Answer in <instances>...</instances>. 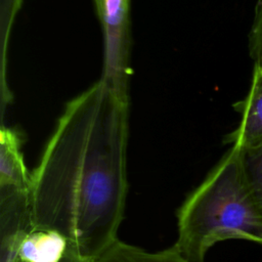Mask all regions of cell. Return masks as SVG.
<instances>
[{
    "instance_id": "9c48e42d",
    "label": "cell",
    "mask_w": 262,
    "mask_h": 262,
    "mask_svg": "<svg viewBox=\"0 0 262 262\" xmlns=\"http://www.w3.org/2000/svg\"><path fill=\"white\" fill-rule=\"evenodd\" d=\"M21 0H1V114L11 99V94L6 84V49L9 32Z\"/></svg>"
},
{
    "instance_id": "30bf717a",
    "label": "cell",
    "mask_w": 262,
    "mask_h": 262,
    "mask_svg": "<svg viewBox=\"0 0 262 262\" xmlns=\"http://www.w3.org/2000/svg\"><path fill=\"white\" fill-rule=\"evenodd\" d=\"M242 155L248 182L262 218V142L254 147L242 149Z\"/></svg>"
},
{
    "instance_id": "7c38bea8",
    "label": "cell",
    "mask_w": 262,
    "mask_h": 262,
    "mask_svg": "<svg viewBox=\"0 0 262 262\" xmlns=\"http://www.w3.org/2000/svg\"><path fill=\"white\" fill-rule=\"evenodd\" d=\"M15 262H21V261L15 260ZM59 262H92V261H89V260L81 257L80 255H78L76 252H74L70 248L69 251L66 253V255L62 257V259Z\"/></svg>"
},
{
    "instance_id": "3957f363",
    "label": "cell",
    "mask_w": 262,
    "mask_h": 262,
    "mask_svg": "<svg viewBox=\"0 0 262 262\" xmlns=\"http://www.w3.org/2000/svg\"><path fill=\"white\" fill-rule=\"evenodd\" d=\"M103 34L102 80L120 97L128 98L130 78L129 0H94Z\"/></svg>"
},
{
    "instance_id": "8fae6325",
    "label": "cell",
    "mask_w": 262,
    "mask_h": 262,
    "mask_svg": "<svg viewBox=\"0 0 262 262\" xmlns=\"http://www.w3.org/2000/svg\"><path fill=\"white\" fill-rule=\"evenodd\" d=\"M249 53L254 69L262 70V0H258L255 6L254 21L249 34Z\"/></svg>"
},
{
    "instance_id": "6da1fadb",
    "label": "cell",
    "mask_w": 262,
    "mask_h": 262,
    "mask_svg": "<svg viewBox=\"0 0 262 262\" xmlns=\"http://www.w3.org/2000/svg\"><path fill=\"white\" fill-rule=\"evenodd\" d=\"M128 105L99 79L67 104L32 174L33 230L59 233L89 261L118 239L124 216Z\"/></svg>"
},
{
    "instance_id": "5b68a950",
    "label": "cell",
    "mask_w": 262,
    "mask_h": 262,
    "mask_svg": "<svg viewBox=\"0 0 262 262\" xmlns=\"http://www.w3.org/2000/svg\"><path fill=\"white\" fill-rule=\"evenodd\" d=\"M241 115L237 128L226 136L225 141L242 149L262 142V70L254 69L251 86L246 97L233 105Z\"/></svg>"
},
{
    "instance_id": "8992f818",
    "label": "cell",
    "mask_w": 262,
    "mask_h": 262,
    "mask_svg": "<svg viewBox=\"0 0 262 262\" xmlns=\"http://www.w3.org/2000/svg\"><path fill=\"white\" fill-rule=\"evenodd\" d=\"M21 138L13 129L0 131V192L30 191L32 174L25 165L20 150Z\"/></svg>"
},
{
    "instance_id": "277c9868",
    "label": "cell",
    "mask_w": 262,
    "mask_h": 262,
    "mask_svg": "<svg viewBox=\"0 0 262 262\" xmlns=\"http://www.w3.org/2000/svg\"><path fill=\"white\" fill-rule=\"evenodd\" d=\"M30 191L0 192V262H15L21 241L33 230Z\"/></svg>"
},
{
    "instance_id": "ba28073f",
    "label": "cell",
    "mask_w": 262,
    "mask_h": 262,
    "mask_svg": "<svg viewBox=\"0 0 262 262\" xmlns=\"http://www.w3.org/2000/svg\"><path fill=\"white\" fill-rule=\"evenodd\" d=\"M92 262H190L172 246L158 252L145 251L117 239Z\"/></svg>"
},
{
    "instance_id": "52a82bcc",
    "label": "cell",
    "mask_w": 262,
    "mask_h": 262,
    "mask_svg": "<svg viewBox=\"0 0 262 262\" xmlns=\"http://www.w3.org/2000/svg\"><path fill=\"white\" fill-rule=\"evenodd\" d=\"M70 248L68 241L57 232L31 230L18 247L16 260L21 262H59Z\"/></svg>"
},
{
    "instance_id": "7a4b0ae2",
    "label": "cell",
    "mask_w": 262,
    "mask_h": 262,
    "mask_svg": "<svg viewBox=\"0 0 262 262\" xmlns=\"http://www.w3.org/2000/svg\"><path fill=\"white\" fill-rule=\"evenodd\" d=\"M175 250L204 262L217 243L244 239L262 245V218L246 175L242 149L231 145L177 211Z\"/></svg>"
}]
</instances>
